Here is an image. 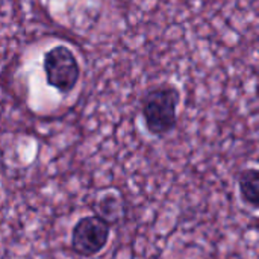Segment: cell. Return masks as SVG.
I'll return each mask as SVG.
<instances>
[{
  "label": "cell",
  "mask_w": 259,
  "mask_h": 259,
  "mask_svg": "<svg viewBox=\"0 0 259 259\" xmlns=\"http://www.w3.org/2000/svg\"><path fill=\"white\" fill-rule=\"evenodd\" d=\"M179 103L181 93L173 85L162 83L146 91L141 99V117L152 137L162 138L175 131Z\"/></svg>",
  "instance_id": "1"
},
{
  "label": "cell",
  "mask_w": 259,
  "mask_h": 259,
  "mask_svg": "<svg viewBox=\"0 0 259 259\" xmlns=\"http://www.w3.org/2000/svg\"><path fill=\"white\" fill-rule=\"evenodd\" d=\"M42 70L46 83L64 96L70 94L80 79V65L77 58L71 49L64 44L53 46L44 53Z\"/></svg>",
  "instance_id": "2"
},
{
  "label": "cell",
  "mask_w": 259,
  "mask_h": 259,
  "mask_svg": "<svg viewBox=\"0 0 259 259\" xmlns=\"http://www.w3.org/2000/svg\"><path fill=\"white\" fill-rule=\"evenodd\" d=\"M109 237L111 225L106 220L97 214L85 215L71 229L70 247L80 258H93L106 247Z\"/></svg>",
  "instance_id": "3"
},
{
  "label": "cell",
  "mask_w": 259,
  "mask_h": 259,
  "mask_svg": "<svg viewBox=\"0 0 259 259\" xmlns=\"http://www.w3.org/2000/svg\"><path fill=\"white\" fill-rule=\"evenodd\" d=\"M96 214L106 220L111 226L118 225L124 217V202L118 191L106 190L100 193L96 199Z\"/></svg>",
  "instance_id": "4"
},
{
  "label": "cell",
  "mask_w": 259,
  "mask_h": 259,
  "mask_svg": "<svg viewBox=\"0 0 259 259\" xmlns=\"http://www.w3.org/2000/svg\"><path fill=\"white\" fill-rule=\"evenodd\" d=\"M238 191L241 200L247 206L259 209V168L249 167L240 171Z\"/></svg>",
  "instance_id": "5"
}]
</instances>
